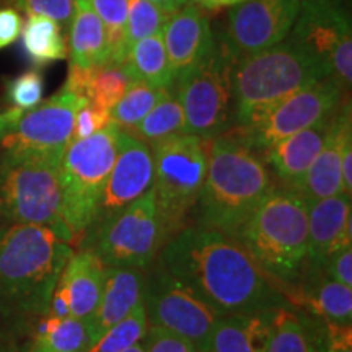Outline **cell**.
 <instances>
[{"mask_svg": "<svg viewBox=\"0 0 352 352\" xmlns=\"http://www.w3.org/2000/svg\"><path fill=\"white\" fill-rule=\"evenodd\" d=\"M160 264L219 315L290 307L245 246L214 228L184 227L164 245Z\"/></svg>", "mask_w": 352, "mask_h": 352, "instance_id": "1", "label": "cell"}, {"mask_svg": "<svg viewBox=\"0 0 352 352\" xmlns=\"http://www.w3.org/2000/svg\"><path fill=\"white\" fill-rule=\"evenodd\" d=\"M70 241L33 223H0V316L43 318L65 263Z\"/></svg>", "mask_w": 352, "mask_h": 352, "instance_id": "2", "label": "cell"}, {"mask_svg": "<svg viewBox=\"0 0 352 352\" xmlns=\"http://www.w3.org/2000/svg\"><path fill=\"white\" fill-rule=\"evenodd\" d=\"M274 188L266 162L232 129L209 140L204 184L192 210L196 226L236 239L263 197Z\"/></svg>", "mask_w": 352, "mask_h": 352, "instance_id": "3", "label": "cell"}, {"mask_svg": "<svg viewBox=\"0 0 352 352\" xmlns=\"http://www.w3.org/2000/svg\"><path fill=\"white\" fill-rule=\"evenodd\" d=\"M235 240L284 292L296 285L307 270L308 202L296 189L272 188L246 219Z\"/></svg>", "mask_w": 352, "mask_h": 352, "instance_id": "4", "label": "cell"}, {"mask_svg": "<svg viewBox=\"0 0 352 352\" xmlns=\"http://www.w3.org/2000/svg\"><path fill=\"white\" fill-rule=\"evenodd\" d=\"M329 77L321 60L292 39L236 60L233 69V127L311 83Z\"/></svg>", "mask_w": 352, "mask_h": 352, "instance_id": "5", "label": "cell"}, {"mask_svg": "<svg viewBox=\"0 0 352 352\" xmlns=\"http://www.w3.org/2000/svg\"><path fill=\"white\" fill-rule=\"evenodd\" d=\"M155 199L165 243L188 227L204 184L209 164V140L183 134L151 145Z\"/></svg>", "mask_w": 352, "mask_h": 352, "instance_id": "6", "label": "cell"}, {"mask_svg": "<svg viewBox=\"0 0 352 352\" xmlns=\"http://www.w3.org/2000/svg\"><path fill=\"white\" fill-rule=\"evenodd\" d=\"M121 127L111 121L85 139L70 140L59 165L63 219L74 240H80L96 217L100 197L118 153Z\"/></svg>", "mask_w": 352, "mask_h": 352, "instance_id": "7", "label": "cell"}, {"mask_svg": "<svg viewBox=\"0 0 352 352\" xmlns=\"http://www.w3.org/2000/svg\"><path fill=\"white\" fill-rule=\"evenodd\" d=\"M59 165L46 158L0 155V220L56 230L72 243L63 219Z\"/></svg>", "mask_w": 352, "mask_h": 352, "instance_id": "8", "label": "cell"}, {"mask_svg": "<svg viewBox=\"0 0 352 352\" xmlns=\"http://www.w3.org/2000/svg\"><path fill=\"white\" fill-rule=\"evenodd\" d=\"M235 60L215 36V44L175 80L188 134L214 139L233 127V69Z\"/></svg>", "mask_w": 352, "mask_h": 352, "instance_id": "9", "label": "cell"}, {"mask_svg": "<svg viewBox=\"0 0 352 352\" xmlns=\"http://www.w3.org/2000/svg\"><path fill=\"white\" fill-rule=\"evenodd\" d=\"M83 248L91 250L107 267L145 271L164 248V230L153 186L100 226L83 233Z\"/></svg>", "mask_w": 352, "mask_h": 352, "instance_id": "10", "label": "cell"}, {"mask_svg": "<svg viewBox=\"0 0 352 352\" xmlns=\"http://www.w3.org/2000/svg\"><path fill=\"white\" fill-rule=\"evenodd\" d=\"M324 64L329 77L349 94L352 83V25L344 0H300L287 36Z\"/></svg>", "mask_w": 352, "mask_h": 352, "instance_id": "11", "label": "cell"}, {"mask_svg": "<svg viewBox=\"0 0 352 352\" xmlns=\"http://www.w3.org/2000/svg\"><path fill=\"white\" fill-rule=\"evenodd\" d=\"M346 95L349 94L331 77H327L285 96L245 126L232 127V131L263 157L279 140L305 129L331 113Z\"/></svg>", "mask_w": 352, "mask_h": 352, "instance_id": "12", "label": "cell"}, {"mask_svg": "<svg viewBox=\"0 0 352 352\" xmlns=\"http://www.w3.org/2000/svg\"><path fill=\"white\" fill-rule=\"evenodd\" d=\"M88 101L63 87L56 95L21 114L16 124L0 138L2 152L36 157L60 164L72 140L77 109Z\"/></svg>", "mask_w": 352, "mask_h": 352, "instance_id": "13", "label": "cell"}, {"mask_svg": "<svg viewBox=\"0 0 352 352\" xmlns=\"http://www.w3.org/2000/svg\"><path fill=\"white\" fill-rule=\"evenodd\" d=\"M142 302L152 327L165 328L186 338L196 351L208 349L212 328L220 315L179 284L160 263L145 277Z\"/></svg>", "mask_w": 352, "mask_h": 352, "instance_id": "14", "label": "cell"}, {"mask_svg": "<svg viewBox=\"0 0 352 352\" xmlns=\"http://www.w3.org/2000/svg\"><path fill=\"white\" fill-rule=\"evenodd\" d=\"M298 6L300 0H243L230 7L226 28L217 36L236 63L284 41Z\"/></svg>", "mask_w": 352, "mask_h": 352, "instance_id": "15", "label": "cell"}, {"mask_svg": "<svg viewBox=\"0 0 352 352\" xmlns=\"http://www.w3.org/2000/svg\"><path fill=\"white\" fill-rule=\"evenodd\" d=\"M152 183L153 157L151 147L121 129L116 158L104 183L96 217L90 228L100 226L101 222L129 206L132 201L148 191Z\"/></svg>", "mask_w": 352, "mask_h": 352, "instance_id": "16", "label": "cell"}, {"mask_svg": "<svg viewBox=\"0 0 352 352\" xmlns=\"http://www.w3.org/2000/svg\"><path fill=\"white\" fill-rule=\"evenodd\" d=\"M349 139H352V114L349 95H346L336 108L333 124L318 155L308 166L300 182L290 189L300 192L307 202L344 195L341 184V157L344 144Z\"/></svg>", "mask_w": 352, "mask_h": 352, "instance_id": "17", "label": "cell"}, {"mask_svg": "<svg viewBox=\"0 0 352 352\" xmlns=\"http://www.w3.org/2000/svg\"><path fill=\"white\" fill-rule=\"evenodd\" d=\"M162 34L175 80L204 59L215 44L209 16L201 6L179 7L168 15Z\"/></svg>", "mask_w": 352, "mask_h": 352, "instance_id": "18", "label": "cell"}, {"mask_svg": "<svg viewBox=\"0 0 352 352\" xmlns=\"http://www.w3.org/2000/svg\"><path fill=\"white\" fill-rule=\"evenodd\" d=\"M340 107V104H338ZM336 107V108H338ZM336 108L305 129L289 135L264 153L263 158L285 188H294L318 155L333 124Z\"/></svg>", "mask_w": 352, "mask_h": 352, "instance_id": "19", "label": "cell"}, {"mask_svg": "<svg viewBox=\"0 0 352 352\" xmlns=\"http://www.w3.org/2000/svg\"><path fill=\"white\" fill-rule=\"evenodd\" d=\"M290 294L287 300L290 307H305L307 314L331 323H352V287L336 283L318 270H307L296 285L284 290Z\"/></svg>", "mask_w": 352, "mask_h": 352, "instance_id": "20", "label": "cell"}, {"mask_svg": "<svg viewBox=\"0 0 352 352\" xmlns=\"http://www.w3.org/2000/svg\"><path fill=\"white\" fill-rule=\"evenodd\" d=\"M104 276L107 266L103 261L91 250L82 248L70 254L57 280L67 294L70 316L85 321L88 327L103 292Z\"/></svg>", "mask_w": 352, "mask_h": 352, "instance_id": "21", "label": "cell"}, {"mask_svg": "<svg viewBox=\"0 0 352 352\" xmlns=\"http://www.w3.org/2000/svg\"><path fill=\"white\" fill-rule=\"evenodd\" d=\"M145 274L132 267H107L103 292L90 321V346L142 300Z\"/></svg>", "mask_w": 352, "mask_h": 352, "instance_id": "22", "label": "cell"}, {"mask_svg": "<svg viewBox=\"0 0 352 352\" xmlns=\"http://www.w3.org/2000/svg\"><path fill=\"white\" fill-rule=\"evenodd\" d=\"M272 308L220 315L209 340L212 352H266Z\"/></svg>", "mask_w": 352, "mask_h": 352, "instance_id": "23", "label": "cell"}, {"mask_svg": "<svg viewBox=\"0 0 352 352\" xmlns=\"http://www.w3.org/2000/svg\"><path fill=\"white\" fill-rule=\"evenodd\" d=\"M351 217V197L346 195L308 202L307 270L321 267L334 240Z\"/></svg>", "mask_w": 352, "mask_h": 352, "instance_id": "24", "label": "cell"}, {"mask_svg": "<svg viewBox=\"0 0 352 352\" xmlns=\"http://www.w3.org/2000/svg\"><path fill=\"white\" fill-rule=\"evenodd\" d=\"M67 56H70V64L80 67H95L111 59L107 30L88 0L74 2Z\"/></svg>", "mask_w": 352, "mask_h": 352, "instance_id": "25", "label": "cell"}, {"mask_svg": "<svg viewBox=\"0 0 352 352\" xmlns=\"http://www.w3.org/2000/svg\"><path fill=\"white\" fill-rule=\"evenodd\" d=\"M321 320L310 314H297L292 307H276L266 352H321Z\"/></svg>", "mask_w": 352, "mask_h": 352, "instance_id": "26", "label": "cell"}, {"mask_svg": "<svg viewBox=\"0 0 352 352\" xmlns=\"http://www.w3.org/2000/svg\"><path fill=\"white\" fill-rule=\"evenodd\" d=\"M121 64L129 74L131 80L144 82L155 88L175 85L162 33H155L131 44Z\"/></svg>", "mask_w": 352, "mask_h": 352, "instance_id": "27", "label": "cell"}, {"mask_svg": "<svg viewBox=\"0 0 352 352\" xmlns=\"http://www.w3.org/2000/svg\"><path fill=\"white\" fill-rule=\"evenodd\" d=\"M90 347V328L85 321L67 316H43L26 352H85Z\"/></svg>", "mask_w": 352, "mask_h": 352, "instance_id": "28", "label": "cell"}, {"mask_svg": "<svg viewBox=\"0 0 352 352\" xmlns=\"http://www.w3.org/2000/svg\"><path fill=\"white\" fill-rule=\"evenodd\" d=\"M64 30L54 20L41 15H28L21 28L23 47L30 60L38 67L67 57Z\"/></svg>", "mask_w": 352, "mask_h": 352, "instance_id": "29", "label": "cell"}, {"mask_svg": "<svg viewBox=\"0 0 352 352\" xmlns=\"http://www.w3.org/2000/svg\"><path fill=\"white\" fill-rule=\"evenodd\" d=\"M124 132L131 134L132 138L142 140L147 145H153L160 140L171 138V135L186 132L184 113L182 103L176 96L175 87H171L166 91L164 98L158 101L138 124Z\"/></svg>", "mask_w": 352, "mask_h": 352, "instance_id": "30", "label": "cell"}, {"mask_svg": "<svg viewBox=\"0 0 352 352\" xmlns=\"http://www.w3.org/2000/svg\"><path fill=\"white\" fill-rule=\"evenodd\" d=\"M170 88L171 87L155 88L144 82L132 80L124 95L111 108V121L122 131L131 129L164 98Z\"/></svg>", "mask_w": 352, "mask_h": 352, "instance_id": "31", "label": "cell"}, {"mask_svg": "<svg viewBox=\"0 0 352 352\" xmlns=\"http://www.w3.org/2000/svg\"><path fill=\"white\" fill-rule=\"evenodd\" d=\"M147 314L144 302L140 300L121 321L113 324L98 341L94 342L85 352H122L127 347L142 341L147 331Z\"/></svg>", "mask_w": 352, "mask_h": 352, "instance_id": "32", "label": "cell"}, {"mask_svg": "<svg viewBox=\"0 0 352 352\" xmlns=\"http://www.w3.org/2000/svg\"><path fill=\"white\" fill-rule=\"evenodd\" d=\"M131 77L122 64L108 60L91 69L88 101L104 109H111L131 85Z\"/></svg>", "mask_w": 352, "mask_h": 352, "instance_id": "33", "label": "cell"}, {"mask_svg": "<svg viewBox=\"0 0 352 352\" xmlns=\"http://www.w3.org/2000/svg\"><path fill=\"white\" fill-rule=\"evenodd\" d=\"M168 13L148 0H127V21L124 34L126 52L139 39L164 32Z\"/></svg>", "mask_w": 352, "mask_h": 352, "instance_id": "34", "label": "cell"}, {"mask_svg": "<svg viewBox=\"0 0 352 352\" xmlns=\"http://www.w3.org/2000/svg\"><path fill=\"white\" fill-rule=\"evenodd\" d=\"M90 6L100 16L108 34L111 59L114 63H122L126 56L124 34L127 21V0H88Z\"/></svg>", "mask_w": 352, "mask_h": 352, "instance_id": "35", "label": "cell"}, {"mask_svg": "<svg viewBox=\"0 0 352 352\" xmlns=\"http://www.w3.org/2000/svg\"><path fill=\"white\" fill-rule=\"evenodd\" d=\"M44 78L39 70H26L7 83V100L12 108L28 111L43 101Z\"/></svg>", "mask_w": 352, "mask_h": 352, "instance_id": "36", "label": "cell"}, {"mask_svg": "<svg viewBox=\"0 0 352 352\" xmlns=\"http://www.w3.org/2000/svg\"><path fill=\"white\" fill-rule=\"evenodd\" d=\"M13 8L26 15H41L54 20L60 28L67 30L74 15L76 0H8Z\"/></svg>", "mask_w": 352, "mask_h": 352, "instance_id": "37", "label": "cell"}, {"mask_svg": "<svg viewBox=\"0 0 352 352\" xmlns=\"http://www.w3.org/2000/svg\"><path fill=\"white\" fill-rule=\"evenodd\" d=\"M111 122V109H104L88 101L77 109L74 120L72 140L85 139L107 127Z\"/></svg>", "mask_w": 352, "mask_h": 352, "instance_id": "38", "label": "cell"}, {"mask_svg": "<svg viewBox=\"0 0 352 352\" xmlns=\"http://www.w3.org/2000/svg\"><path fill=\"white\" fill-rule=\"evenodd\" d=\"M144 352H196V347L186 338L160 327L147 328L142 338Z\"/></svg>", "mask_w": 352, "mask_h": 352, "instance_id": "39", "label": "cell"}, {"mask_svg": "<svg viewBox=\"0 0 352 352\" xmlns=\"http://www.w3.org/2000/svg\"><path fill=\"white\" fill-rule=\"evenodd\" d=\"M320 346L321 352H352L351 324H340L321 320Z\"/></svg>", "mask_w": 352, "mask_h": 352, "instance_id": "40", "label": "cell"}, {"mask_svg": "<svg viewBox=\"0 0 352 352\" xmlns=\"http://www.w3.org/2000/svg\"><path fill=\"white\" fill-rule=\"evenodd\" d=\"M321 271L329 279L352 287V246L329 254L321 264Z\"/></svg>", "mask_w": 352, "mask_h": 352, "instance_id": "41", "label": "cell"}, {"mask_svg": "<svg viewBox=\"0 0 352 352\" xmlns=\"http://www.w3.org/2000/svg\"><path fill=\"white\" fill-rule=\"evenodd\" d=\"M21 28L23 20L16 8H0V50L15 43L21 34Z\"/></svg>", "mask_w": 352, "mask_h": 352, "instance_id": "42", "label": "cell"}, {"mask_svg": "<svg viewBox=\"0 0 352 352\" xmlns=\"http://www.w3.org/2000/svg\"><path fill=\"white\" fill-rule=\"evenodd\" d=\"M23 113L25 111H21V109H19V108H10V109H7V111L0 113V138H2L7 131H10L12 127L16 124V121L20 120L21 114Z\"/></svg>", "mask_w": 352, "mask_h": 352, "instance_id": "43", "label": "cell"}, {"mask_svg": "<svg viewBox=\"0 0 352 352\" xmlns=\"http://www.w3.org/2000/svg\"><path fill=\"white\" fill-rule=\"evenodd\" d=\"M243 0H199V6L204 7L206 10H220V8L233 7Z\"/></svg>", "mask_w": 352, "mask_h": 352, "instance_id": "44", "label": "cell"}, {"mask_svg": "<svg viewBox=\"0 0 352 352\" xmlns=\"http://www.w3.org/2000/svg\"><path fill=\"white\" fill-rule=\"evenodd\" d=\"M148 2H153L155 6H158L162 8V10H165L168 15H171V13L176 12L179 8V3L178 0H148Z\"/></svg>", "mask_w": 352, "mask_h": 352, "instance_id": "45", "label": "cell"}, {"mask_svg": "<svg viewBox=\"0 0 352 352\" xmlns=\"http://www.w3.org/2000/svg\"><path fill=\"white\" fill-rule=\"evenodd\" d=\"M0 352H21V351H19V347L13 344V342H8L6 338L0 334Z\"/></svg>", "mask_w": 352, "mask_h": 352, "instance_id": "46", "label": "cell"}, {"mask_svg": "<svg viewBox=\"0 0 352 352\" xmlns=\"http://www.w3.org/2000/svg\"><path fill=\"white\" fill-rule=\"evenodd\" d=\"M122 352H144V347H142V344H140V342H138V344L127 347V349L122 351Z\"/></svg>", "mask_w": 352, "mask_h": 352, "instance_id": "47", "label": "cell"}, {"mask_svg": "<svg viewBox=\"0 0 352 352\" xmlns=\"http://www.w3.org/2000/svg\"><path fill=\"white\" fill-rule=\"evenodd\" d=\"M179 7L183 6H199V0H178Z\"/></svg>", "mask_w": 352, "mask_h": 352, "instance_id": "48", "label": "cell"}, {"mask_svg": "<svg viewBox=\"0 0 352 352\" xmlns=\"http://www.w3.org/2000/svg\"><path fill=\"white\" fill-rule=\"evenodd\" d=\"M196 352H212V351H210L209 347H208V349H199V351H196Z\"/></svg>", "mask_w": 352, "mask_h": 352, "instance_id": "49", "label": "cell"}, {"mask_svg": "<svg viewBox=\"0 0 352 352\" xmlns=\"http://www.w3.org/2000/svg\"><path fill=\"white\" fill-rule=\"evenodd\" d=\"M0 2H2V0H0Z\"/></svg>", "mask_w": 352, "mask_h": 352, "instance_id": "50", "label": "cell"}]
</instances>
